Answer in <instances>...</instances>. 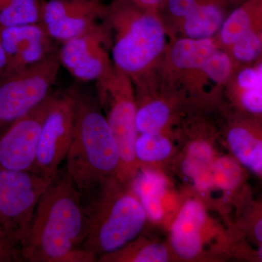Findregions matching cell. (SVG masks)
<instances>
[{"label":"cell","instance_id":"1","mask_svg":"<svg viewBox=\"0 0 262 262\" xmlns=\"http://www.w3.org/2000/svg\"><path fill=\"white\" fill-rule=\"evenodd\" d=\"M89 221L83 196L67 173L59 171L39 198L23 241L24 257L32 262H94L82 248Z\"/></svg>","mask_w":262,"mask_h":262},{"label":"cell","instance_id":"2","mask_svg":"<svg viewBox=\"0 0 262 262\" xmlns=\"http://www.w3.org/2000/svg\"><path fill=\"white\" fill-rule=\"evenodd\" d=\"M102 23L107 32L113 65L133 82L154 73L166 53L169 31L158 10L128 0H112Z\"/></svg>","mask_w":262,"mask_h":262},{"label":"cell","instance_id":"3","mask_svg":"<svg viewBox=\"0 0 262 262\" xmlns=\"http://www.w3.org/2000/svg\"><path fill=\"white\" fill-rule=\"evenodd\" d=\"M74 93L75 130L65 168L84 195L104 181L117 177L121 160L116 139L98 102L77 90Z\"/></svg>","mask_w":262,"mask_h":262},{"label":"cell","instance_id":"4","mask_svg":"<svg viewBox=\"0 0 262 262\" xmlns=\"http://www.w3.org/2000/svg\"><path fill=\"white\" fill-rule=\"evenodd\" d=\"M126 184L114 177L82 195L89 221L82 248L97 258L137 238L147 220L144 207Z\"/></svg>","mask_w":262,"mask_h":262},{"label":"cell","instance_id":"5","mask_svg":"<svg viewBox=\"0 0 262 262\" xmlns=\"http://www.w3.org/2000/svg\"><path fill=\"white\" fill-rule=\"evenodd\" d=\"M98 100L115 136L120 151V168L117 178L132 182L138 170L135 144L139 135L136 126L137 101L130 77L114 66L113 70L96 82Z\"/></svg>","mask_w":262,"mask_h":262},{"label":"cell","instance_id":"6","mask_svg":"<svg viewBox=\"0 0 262 262\" xmlns=\"http://www.w3.org/2000/svg\"><path fill=\"white\" fill-rule=\"evenodd\" d=\"M61 64L58 53L39 63L0 77V122H14L51 94Z\"/></svg>","mask_w":262,"mask_h":262},{"label":"cell","instance_id":"7","mask_svg":"<svg viewBox=\"0 0 262 262\" xmlns=\"http://www.w3.org/2000/svg\"><path fill=\"white\" fill-rule=\"evenodd\" d=\"M53 179L31 170L0 169V224L23 241L34 210Z\"/></svg>","mask_w":262,"mask_h":262},{"label":"cell","instance_id":"8","mask_svg":"<svg viewBox=\"0 0 262 262\" xmlns=\"http://www.w3.org/2000/svg\"><path fill=\"white\" fill-rule=\"evenodd\" d=\"M75 124L74 90L55 94L41 130L35 163L32 171L53 179L66 160L73 139Z\"/></svg>","mask_w":262,"mask_h":262},{"label":"cell","instance_id":"9","mask_svg":"<svg viewBox=\"0 0 262 262\" xmlns=\"http://www.w3.org/2000/svg\"><path fill=\"white\" fill-rule=\"evenodd\" d=\"M58 56L61 66L75 78L83 82H96L107 75L114 67L107 32L103 23L63 42Z\"/></svg>","mask_w":262,"mask_h":262},{"label":"cell","instance_id":"10","mask_svg":"<svg viewBox=\"0 0 262 262\" xmlns=\"http://www.w3.org/2000/svg\"><path fill=\"white\" fill-rule=\"evenodd\" d=\"M55 94L17 119L0 139V169L31 170L35 163L43 122Z\"/></svg>","mask_w":262,"mask_h":262},{"label":"cell","instance_id":"11","mask_svg":"<svg viewBox=\"0 0 262 262\" xmlns=\"http://www.w3.org/2000/svg\"><path fill=\"white\" fill-rule=\"evenodd\" d=\"M106 9L101 0H42L40 24L52 39L63 42L99 24Z\"/></svg>","mask_w":262,"mask_h":262},{"label":"cell","instance_id":"12","mask_svg":"<svg viewBox=\"0 0 262 262\" xmlns=\"http://www.w3.org/2000/svg\"><path fill=\"white\" fill-rule=\"evenodd\" d=\"M52 39L41 24L0 29V42L7 57L5 73L35 64L54 53Z\"/></svg>","mask_w":262,"mask_h":262},{"label":"cell","instance_id":"13","mask_svg":"<svg viewBox=\"0 0 262 262\" xmlns=\"http://www.w3.org/2000/svg\"><path fill=\"white\" fill-rule=\"evenodd\" d=\"M206 221V211L201 203L191 200L184 203L170 230V243L179 257L192 259L201 252L202 231Z\"/></svg>","mask_w":262,"mask_h":262},{"label":"cell","instance_id":"14","mask_svg":"<svg viewBox=\"0 0 262 262\" xmlns=\"http://www.w3.org/2000/svg\"><path fill=\"white\" fill-rule=\"evenodd\" d=\"M238 0H204L177 27L180 37L215 38L224 20Z\"/></svg>","mask_w":262,"mask_h":262},{"label":"cell","instance_id":"15","mask_svg":"<svg viewBox=\"0 0 262 262\" xmlns=\"http://www.w3.org/2000/svg\"><path fill=\"white\" fill-rule=\"evenodd\" d=\"M261 28L262 0H238L224 20L215 41L227 51L248 33Z\"/></svg>","mask_w":262,"mask_h":262},{"label":"cell","instance_id":"16","mask_svg":"<svg viewBox=\"0 0 262 262\" xmlns=\"http://www.w3.org/2000/svg\"><path fill=\"white\" fill-rule=\"evenodd\" d=\"M220 48L215 38L179 37L167 50L169 66L173 70L185 74L192 72L200 74L208 58Z\"/></svg>","mask_w":262,"mask_h":262},{"label":"cell","instance_id":"17","mask_svg":"<svg viewBox=\"0 0 262 262\" xmlns=\"http://www.w3.org/2000/svg\"><path fill=\"white\" fill-rule=\"evenodd\" d=\"M132 190L145 210L147 218L159 222L163 218V196L168 189L166 179L149 169L138 171L130 182Z\"/></svg>","mask_w":262,"mask_h":262},{"label":"cell","instance_id":"18","mask_svg":"<svg viewBox=\"0 0 262 262\" xmlns=\"http://www.w3.org/2000/svg\"><path fill=\"white\" fill-rule=\"evenodd\" d=\"M227 142L239 163L262 176L261 134L248 125H235L229 130Z\"/></svg>","mask_w":262,"mask_h":262},{"label":"cell","instance_id":"19","mask_svg":"<svg viewBox=\"0 0 262 262\" xmlns=\"http://www.w3.org/2000/svg\"><path fill=\"white\" fill-rule=\"evenodd\" d=\"M214 155L211 146L205 141L193 142L188 148L182 165L184 173L192 179L196 188L206 185L209 181Z\"/></svg>","mask_w":262,"mask_h":262},{"label":"cell","instance_id":"20","mask_svg":"<svg viewBox=\"0 0 262 262\" xmlns=\"http://www.w3.org/2000/svg\"><path fill=\"white\" fill-rule=\"evenodd\" d=\"M42 0H0V29L40 24Z\"/></svg>","mask_w":262,"mask_h":262},{"label":"cell","instance_id":"21","mask_svg":"<svg viewBox=\"0 0 262 262\" xmlns=\"http://www.w3.org/2000/svg\"><path fill=\"white\" fill-rule=\"evenodd\" d=\"M143 96L142 102L137 103L136 126L138 134L162 132L170 120V107L163 100Z\"/></svg>","mask_w":262,"mask_h":262},{"label":"cell","instance_id":"22","mask_svg":"<svg viewBox=\"0 0 262 262\" xmlns=\"http://www.w3.org/2000/svg\"><path fill=\"white\" fill-rule=\"evenodd\" d=\"M172 151L171 143L162 132L139 134L135 144L138 162L155 163L166 159Z\"/></svg>","mask_w":262,"mask_h":262},{"label":"cell","instance_id":"23","mask_svg":"<svg viewBox=\"0 0 262 262\" xmlns=\"http://www.w3.org/2000/svg\"><path fill=\"white\" fill-rule=\"evenodd\" d=\"M237 66L256 63L262 58V28L251 31L227 50Z\"/></svg>","mask_w":262,"mask_h":262},{"label":"cell","instance_id":"24","mask_svg":"<svg viewBox=\"0 0 262 262\" xmlns=\"http://www.w3.org/2000/svg\"><path fill=\"white\" fill-rule=\"evenodd\" d=\"M236 66L228 52L220 48L207 60L200 75L211 83L225 84L233 77Z\"/></svg>","mask_w":262,"mask_h":262},{"label":"cell","instance_id":"25","mask_svg":"<svg viewBox=\"0 0 262 262\" xmlns=\"http://www.w3.org/2000/svg\"><path fill=\"white\" fill-rule=\"evenodd\" d=\"M242 177V169L238 162L229 157L218 158L212 164L213 188L224 191L233 190L239 185Z\"/></svg>","mask_w":262,"mask_h":262},{"label":"cell","instance_id":"26","mask_svg":"<svg viewBox=\"0 0 262 262\" xmlns=\"http://www.w3.org/2000/svg\"><path fill=\"white\" fill-rule=\"evenodd\" d=\"M204 0H163L158 11L165 26L172 24L177 28L181 21Z\"/></svg>","mask_w":262,"mask_h":262},{"label":"cell","instance_id":"27","mask_svg":"<svg viewBox=\"0 0 262 262\" xmlns=\"http://www.w3.org/2000/svg\"><path fill=\"white\" fill-rule=\"evenodd\" d=\"M239 103L248 113L262 115V88L237 91Z\"/></svg>","mask_w":262,"mask_h":262},{"label":"cell","instance_id":"28","mask_svg":"<svg viewBox=\"0 0 262 262\" xmlns=\"http://www.w3.org/2000/svg\"><path fill=\"white\" fill-rule=\"evenodd\" d=\"M146 9L158 10L163 0H128Z\"/></svg>","mask_w":262,"mask_h":262},{"label":"cell","instance_id":"29","mask_svg":"<svg viewBox=\"0 0 262 262\" xmlns=\"http://www.w3.org/2000/svg\"><path fill=\"white\" fill-rule=\"evenodd\" d=\"M253 235L258 242L262 243V217L256 222L253 227Z\"/></svg>","mask_w":262,"mask_h":262},{"label":"cell","instance_id":"30","mask_svg":"<svg viewBox=\"0 0 262 262\" xmlns=\"http://www.w3.org/2000/svg\"><path fill=\"white\" fill-rule=\"evenodd\" d=\"M7 69V57L4 49L0 42V77L5 73Z\"/></svg>","mask_w":262,"mask_h":262},{"label":"cell","instance_id":"31","mask_svg":"<svg viewBox=\"0 0 262 262\" xmlns=\"http://www.w3.org/2000/svg\"><path fill=\"white\" fill-rule=\"evenodd\" d=\"M258 258H259V259L262 261V243L261 244V246H260L259 248H258Z\"/></svg>","mask_w":262,"mask_h":262}]
</instances>
